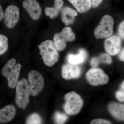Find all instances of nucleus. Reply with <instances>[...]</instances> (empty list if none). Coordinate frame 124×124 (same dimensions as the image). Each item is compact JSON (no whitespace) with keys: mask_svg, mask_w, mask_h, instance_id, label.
Segmentation results:
<instances>
[{"mask_svg":"<svg viewBox=\"0 0 124 124\" xmlns=\"http://www.w3.org/2000/svg\"><path fill=\"white\" fill-rule=\"evenodd\" d=\"M38 47L39 50V54L46 66L52 67L57 62L59 55L53 41L46 40L41 42Z\"/></svg>","mask_w":124,"mask_h":124,"instance_id":"f257e3e1","label":"nucleus"},{"mask_svg":"<svg viewBox=\"0 0 124 124\" xmlns=\"http://www.w3.org/2000/svg\"><path fill=\"white\" fill-rule=\"evenodd\" d=\"M16 62L15 59H11L1 70V74L7 79L8 86L11 89H14L16 87L22 68L21 64Z\"/></svg>","mask_w":124,"mask_h":124,"instance_id":"f03ea898","label":"nucleus"},{"mask_svg":"<svg viewBox=\"0 0 124 124\" xmlns=\"http://www.w3.org/2000/svg\"><path fill=\"white\" fill-rule=\"evenodd\" d=\"M30 95L28 81L26 78L21 79L16 86L15 102L17 106L24 110L29 103Z\"/></svg>","mask_w":124,"mask_h":124,"instance_id":"7ed1b4c3","label":"nucleus"},{"mask_svg":"<svg viewBox=\"0 0 124 124\" xmlns=\"http://www.w3.org/2000/svg\"><path fill=\"white\" fill-rule=\"evenodd\" d=\"M64 98L65 103L63 107L66 113L71 115L78 114L84 103L81 97L75 91H71L66 94Z\"/></svg>","mask_w":124,"mask_h":124,"instance_id":"20e7f679","label":"nucleus"},{"mask_svg":"<svg viewBox=\"0 0 124 124\" xmlns=\"http://www.w3.org/2000/svg\"><path fill=\"white\" fill-rule=\"evenodd\" d=\"M114 20L108 15H104L94 31V36L97 39H104L110 36L113 32Z\"/></svg>","mask_w":124,"mask_h":124,"instance_id":"39448f33","label":"nucleus"},{"mask_svg":"<svg viewBox=\"0 0 124 124\" xmlns=\"http://www.w3.org/2000/svg\"><path fill=\"white\" fill-rule=\"evenodd\" d=\"M75 38V35L71 28L65 27L60 32L54 35L53 42L58 51H62L66 48L67 42L73 41Z\"/></svg>","mask_w":124,"mask_h":124,"instance_id":"423d86ee","label":"nucleus"},{"mask_svg":"<svg viewBox=\"0 0 124 124\" xmlns=\"http://www.w3.org/2000/svg\"><path fill=\"white\" fill-rule=\"evenodd\" d=\"M28 77L31 95L33 97L36 96L42 91L44 88V77L41 73L37 70H32L29 72Z\"/></svg>","mask_w":124,"mask_h":124,"instance_id":"0eeeda50","label":"nucleus"},{"mask_svg":"<svg viewBox=\"0 0 124 124\" xmlns=\"http://www.w3.org/2000/svg\"><path fill=\"white\" fill-rule=\"evenodd\" d=\"M86 78L89 84L93 86L106 84L109 81L108 76L102 69L97 68L88 70L86 73Z\"/></svg>","mask_w":124,"mask_h":124,"instance_id":"6e6552de","label":"nucleus"},{"mask_svg":"<svg viewBox=\"0 0 124 124\" xmlns=\"http://www.w3.org/2000/svg\"><path fill=\"white\" fill-rule=\"evenodd\" d=\"M20 10L16 6L11 5L6 9L4 15V22L8 29H12L16 26L20 18Z\"/></svg>","mask_w":124,"mask_h":124,"instance_id":"1a4fd4ad","label":"nucleus"},{"mask_svg":"<svg viewBox=\"0 0 124 124\" xmlns=\"http://www.w3.org/2000/svg\"><path fill=\"white\" fill-rule=\"evenodd\" d=\"M23 6L33 20L39 19L42 15V9L37 1L24 0L23 3Z\"/></svg>","mask_w":124,"mask_h":124,"instance_id":"9d476101","label":"nucleus"},{"mask_svg":"<svg viewBox=\"0 0 124 124\" xmlns=\"http://www.w3.org/2000/svg\"><path fill=\"white\" fill-rule=\"evenodd\" d=\"M104 47L107 53L111 55L119 53L121 48V40L117 36H110L107 38L104 42Z\"/></svg>","mask_w":124,"mask_h":124,"instance_id":"9b49d317","label":"nucleus"},{"mask_svg":"<svg viewBox=\"0 0 124 124\" xmlns=\"http://www.w3.org/2000/svg\"><path fill=\"white\" fill-rule=\"evenodd\" d=\"M81 74V69L77 65L67 63L62 66V77L66 80L78 78Z\"/></svg>","mask_w":124,"mask_h":124,"instance_id":"f8f14e48","label":"nucleus"},{"mask_svg":"<svg viewBox=\"0 0 124 124\" xmlns=\"http://www.w3.org/2000/svg\"><path fill=\"white\" fill-rule=\"evenodd\" d=\"M16 109L14 106L7 105L0 109V123H7L11 121L15 117Z\"/></svg>","mask_w":124,"mask_h":124,"instance_id":"ddd939ff","label":"nucleus"},{"mask_svg":"<svg viewBox=\"0 0 124 124\" xmlns=\"http://www.w3.org/2000/svg\"><path fill=\"white\" fill-rule=\"evenodd\" d=\"M61 11V19L65 25L68 26L73 23L76 16L78 15L77 11L68 6L62 8Z\"/></svg>","mask_w":124,"mask_h":124,"instance_id":"4468645a","label":"nucleus"},{"mask_svg":"<svg viewBox=\"0 0 124 124\" xmlns=\"http://www.w3.org/2000/svg\"><path fill=\"white\" fill-rule=\"evenodd\" d=\"M63 0H54L53 7H46L45 9V14L52 19L57 17L63 6Z\"/></svg>","mask_w":124,"mask_h":124,"instance_id":"2eb2a0df","label":"nucleus"},{"mask_svg":"<svg viewBox=\"0 0 124 124\" xmlns=\"http://www.w3.org/2000/svg\"><path fill=\"white\" fill-rule=\"evenodd\" d=\"M88 56L87 52L83 49L79 50L77 54H69L67 57V61L68 63L73 65H78L82 64L86 60Z\"/></svg>","mask_w":124,"mask_h":124,"instance_id":"dca6fc26","label":"nucleus"},{"mask_svg":"<svg viewBox=\"0 0 124 124\" xmlns=\"http://www.w3.org/2000/svg\"><path fill=\"white\" fill-rule=\"evenodd\" d=\"M108 109L113 117L124 121V104L112 103L108 105Z\"/></svg>","mask_w":124,"mask_h":124,"instance_id":"f3484780","label":"nucleus"},{"mask_svg":"<svg viewBox=\"0 0 124 124\" xmlns=\"http://www.w3.org/2000/svg\"><path fill=\"white\" fill-rule=\"evenodd\" d=\"M80 13L88 11L92 7L90 0H68Z\"/></svg>","mask_w":124,"mask_h":124,"instance_id":"a211bd4d","label":"nucleus"},{"mask_svg":"<svg viewBox=\"0 0 124 124\" xmlns=\"http://www.w3.org/2000/svg\"><path fill=\"white\" fill-rule=\"evenodd\" d=\"M8 47V38L6 36L0 34V56L5 53Z\"/></svg>","mask_w":124,"mask_h":124,"instance_id":"6ab92c4d","label":"nucleus"},{"mask_svg":"<svg viewBox=\"0 0 124 124\" xmlns=\"http://www.w3.org/2000/svg\"><path fill=\"white\" fill-rule=\"evenodd\" d=\"M42 120L40 116L36 113H33L30 115L27 118L26 124H41Z\"/></svg>","mask_w":124,"mask_h":124,"instance_id":"aec40b11","label":"nucleus"},{"mask_svg":"<svg viewBox=\"0 0 124 124\" xmlns=\"http://www.w3.org/2000/svg\"><path fill=\"white\" fill-rule=\"evenodd\" d=\"M54 121L56 124H63L68 119V116L64 113L56 112L54 116Z\"/></svg>","mask_w":124,"mask_h":124,"instance_id":"412c9836","label":"nucleus"},{"mask_svg":"<svg viewBox=\"0 0 124 124\" xmlns=\"http://www.w3.org/2000/svg\"><path fill=\"white\" fill-rule=\"evenodd\" d=\"M98 60L99 63H106V64H110L112 62V59L108 54H102L98 57Z\"/></svg>","mask_w":124,"mask_h":124,"instance_id":"4be33fe9","label":"nucleus"},{"mask_svg":"<svg viewBox=\"0 0 124 124\" xmlns=\"http://www.w3.org/2000/svg\"><path fill=\"white\" fill-rule=\"evenodd\" d=\"M91 124H112L110 122L107 120L102 119H98L92 121Z\"/></svg>","mask_w":124,"mask_h":124,"instance_id":"5701e85b","label":"nucleus"},{"mask_svg":"<svg viewBox=\"0 0 124 124\" xmlns=\"http://www.w3.org/2000/svg\"><path fill=\"white\" fill-rule=\"evenodd\" d=\"M118 32L120 36L124 40V20L119 25Z\"/></svg>","mask_w":124,"mask_h":124,"instance_id":"b1692460","label":"nucleus"},{"mask_svg":"<svg viewBox=\"0 0 124 124\" xmlns=\"http://www.w3.org/2000/svg\"><path fill=\"white\" fill-rule=\"evenodd\" d=\"M115 96L119 101L124 102V91L119 90L116 93Z\"/></svg>","mask_w":124,"mask_h":124,"instance_id":"393cba45","label":"nucleus"},{"mask_svg":"<svg viewBox=\"0 0 124 124\" xmlns=\"http://www.w3.org/2000/svg\"><path fill=\"white\" fill-rule=\"evenodd\" d=\"M91 6L93 8H95L98 7L101 4L103 0H90Z\"/></svg>","mask_w":124,"mask_h":124,"instance_id":"a878e982","label":"nucleus"},{"mask_svg":"<svg viewBox=\"0 0 124 124\" xmlns=\"http://www.w3.org/2000/svg\"><path fill=\"white\" fill-rule=\"evenodd\" d=\"M99 64L97 58H93L90 61V64L93 68H97Z\"/></svg>","mask_w":124,"mask_h":124,"instance_id":"bb28decb","label":"nucleus"},{"mask_svg":"<svg viewBox=\"0 0 124 124\" xmlns=\"http://www.w3.org/2000/svg\"><path fill=\"white\" fill-rule=\"evenodd\" d=\"M4 12L3 10L2 6L0 5V22L2 21L4 19Z\"/></svg>","mask_w":124,"mask_h":124,"instance_id":"cd10ccee","label":"nucleus"},{"mask_svg":"<svg viewBox=\"0 0 124 124\" xmlns=\"http://www.w3.org/2000/svg\"><path fill=\"white\" fill-rule=\"evenodd\" d=\"M120 60L124 62V48L123 49L119 55Z\"/></svg>","mask_w":124,"mask_h":124,"instance_id":"c85d7f7f","label":"nucleus"},{"mask_svg":"<svg viewBox=\"0 0 124 124\" xmlns=\"http://www.w3.org/2000/svg\"><path fill=\"white\" fill-rule=\"evenodd\" d=\"M119 90L121 91H124V81L121 83L120 86Z\"/></svg>","mask_w":124,"mask_h":124,"instance_id":"c756f323","label":"nucleus"}]
</instances>
